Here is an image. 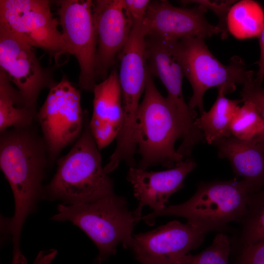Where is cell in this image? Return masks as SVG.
<instances>
[{"label": "cell", "instance_id": "6da1fadb", "mask_svg": "<svg viewBox=\"0 0 264 264\" xmlns=\"http://www.w3.org/2000/svg\"><path fill=\"white\" fill-rule=\"evenodd\" d=\"M0 133V167L11 187L15 203L8 228L13 251L19 253L23 224L42 198V183L49 164L48 151L43 136L33 124Z\"/></svg>", "mask_w": 264, "mask_h": 264}, {"label": "cell", "instance_id": "7a4b0ae2", "mask_svg": "<svg viewBox=\"0 0 264 264\" xmlns=\"http://www.w3.org/2000/svg\"><path fill=\"white\" fill-rule=\"evenodd\" d=\"M89 122L88 112L85 110L82 133L69 152L57 160L56 171L44 187L42 198L71 205L114 194L113 181L102 166Z\"/></svg>", "mask_w": 264, "mask_h": 264}, {"label": "cell", "instance_id": "3957f363", "mask_svg": "<svg viewBox=\"0 0 264 264\" xmlns=\"http://www.w3.org/2000/svg\"><path fill=\"white\" fill-rule=\"evenodd\" d=\"M249 194L244 182L237 178L202 182L186 201L153 211L141 220L153 225L158 217H180L205 234L211 231L222 233L227 231L229 223L239 222L243 217Z\"/></svg>", "mask_w": 264, "mask_h": 264}, {"label": "cell", "instance_id": "277c9868", "mask_svg": "<svg viewBox=\"0 0 264 264\" xmlns=\"http://www.w3.org/2000/svg\"><path fill=\"white\" fill-rule=\"evenodd\" d=\"M57 210L51 219L69 221L83 231L98 248V264L115 254L119 243L131 248L133 228L141 220L130 211L124 197L114 194L91 202L60 204Z\"/></svg>", "mask_w": 264, "mask_h": 264}, {"label": "cell", "instance_id": "5b68a950", "mask_svg": "<svg viewBox=\"0 0 264 264\" xmlns=\"http://www.w3.org/2000/svg\"><path fill=\"white\" fill-rule=\"evenodd\" d=\"M182 136L172 107L159 92L148 72L136 121V152L141 156L137 168L146 170L156 164L174 167L184 158L175 149L176 141Z\"/></svg>", "mask_w": 264, "mask_h": 264}, {"label": "cell", "instance_id": "8992f818", "mask_svg": "<svg viewBox=\"0 0 264 264\" xmlns=\"http://www.w3.org/2000/svg\"><path fill=\"white\" fill-rule=\"evenodd\" d=\"M180 43L184 75L193 91L188 104L191 110L198 108L200 114L205 111L203 96L211 88H223L226 94L234 91L237 84L243 86L253 79V72L247 69L240 57H232L227 65L221 64L209 51L204 39L187 38Z\"/></svg>", "mask_w": 264, "mask_h": 264}, {"label": "cell", "instance_id": "52a82bcc", "mask_svg": "<svg viewBox=\"0 0 264 264\" xmlns=\"http://www.w3.org/2000/svg\"><path fill=\"white\" fill-rule=\"evenodd\" d=\"M148 70L158 77L168 93L166 97L182 131V149L191 151L204 141L202 133L195 125L196 113L184 100L182 80L184 76L180 40L174 41L152 36L145 39Z\"/></svg>", "mask_w": 264, "mask_h": 264}, {"label": "cell", "instance_id": "ba28073f", "mask_svg": "<svg viewBox=\"0 0 264 264\" xmlns=\"http://www.w3.org/2000/svg\"><path fill=\"white\" fill-rule=\"evenodd\" d=\"M50 3L47 0H0V28L44 49L57 64L58 58L67 52Z\"/></svg>", "mask_w": 264, "mask_h": 264}, {"label": "cell", "instance_id": "9c48e42d", "mask_svg": "<svg viewBox=\"0 0 264 264\" xmlns=\"http://www.w3.org/2000/svg\"><path fill=\"white\" fill-rule=\"evenodd\" d=\"M36 120L47 146L49 164L52 165L62 150L79 137L84 126L80 91L66 75L49 89Z\"/></svg>", "mask_w": 264, "mask_h": 264}, {"label": "cell", "instance_id": "30bf717a", "mask_svg": "<svg viewBox=\"0 0 264 264\" xmlns=\"http://www.w3.org/2000/svg\"><path fill=\"white\" fill-rule=\"evenodd\" d=\"M34 47L9 31L0 28V70L17 87L26 107L37 118V101L41 91L58 83L54 66L44 67Z\"/></svg>", "mask_w": 264, "mask_h": 264}, {"label": "cell", "instance_id": "8fae6325", "mask_svg": "<svg viewBox=\"0 0 264 264\" xmlns=\"http://www.w3.org/2000/svg\"><path fill=\"white\" fill-rule=\"evenodd\" d=\"M56 3L66 52L75 57L80 66L79 86L93 91L97 78L92 0H60Z\"/></svg>", "mask_w": 264, "mask_h": 264}, {"label": "cell", "instance_id": "7c38bea8", "mask_svg": "<svg viewBox=\"0 0 264 264\" xmlns=\"http://www.w3.org/2000/svg\"><path fill=\"white\" fill-rule=\"evenodd\" d=\"M142 21L133 22L129 39L118 56L123 110L120 134L126 138L135 134L139 100L144 92L148 73L145 42L147 34Z\"/></svg>", "mask_w": 264, "mask_h": 264}, {"label": "cell", "instance_id": "4fadbf2b", "mask_svg": "<svg viewBox=\"0 0 264 264\" xmlns=\"http://www.w3.org/2000/svg\"><path fill=\"white\" fill-rule=\"evenodd\" d=\"M205 235L188 222L173 220L153 230L133 235L131 249L141 264H176L198 247Z\"/></svg>", "mask_w": 264, "mask_h": 264}, {"label": "cell", "instance_id": "5bb4252c", "mask_svg": "<svg viewBox=\"0 0 264 264\" xmlns=\"http://www.w3.org/2000/svg\"><path fill=\"white\" fill-rule=\"evenodd\" d=\"M207 10L197 5L192 8L175 6L167 0L151 1L142 21L146 36L178 41L192 37L205 39L221 32L207 21Z\"/></svg>", "mask_w": 264, "mask_h": 264}, {"label": "cell", "instance_id": "9a60e30c", "mask_svg": "<svg viewBox=\"0 0 264 264\" xmlns=\"http://www.w3.org/2000/svg\"><path fill=\"white\" fill-rule=\"evenodd\" d=\"M92 2L97 42L96 72L97 81H103L126 44L133 22L126 13L124 0H96Z\"/></svg>", "mask_w": 264, "mask_h": 264}, {"label": "cell", "instance_id": "2e32d148", "mask_svg": "<svg viewBox=\"0 0 264 264\" xmlns=\"http://www.w3.org/2000/svg\"><path fill=\"white\" fill-rule=\"evenodd\" d=\"M197 166L195 161L190 158L182 160L172 168L159 172H148L131 167L127 180L132 184L134 195L138 200L134 215L141 220V212L147 205L154 212L165 207L170 197L180 190L187 175Z\"/></svg>", "mask_w": 264, "mask_h": 264}, {"label": "cell", "instance_id": "e0dca14e", "mask_svg": "<svg viewBox=\"0 0 264 264\" xmlns=\"http://www.w3.org/2000/svg\"><path fill=\"white\" fill-rule=\"evenodd\" d=\"M92 91L93 111L89 124L100 150L116 139L123 123L122 91L116 68L105 80L96 84Z\"/></svg>", "mask_w": 264, "mask_h": 264}, {"label": "cell", "instance_id": "ac0fdd59", "mask_svg": "<svg viewBox=\"0 0 264 264\" xmlns=\"http://www.w3.org/2000/svg\"><path fill=\"white\" fill-rule=\"evenodd\" d=\"M215 145L218 157L229 160L236 177H240L250 194L264 187V150L254 138L245 140L232 135Z\"/></svg>", "mask_w": 264, "mask_h": 264}, {"label": "cell", "instance_id": "d6986e66", "mask_svg": "<svg viewBox=\"0 0 264 264\" xmlns=\"http://www.w3.org/2000/svg\"><path fill=\"white\" fill-rule=\"evenodd\" d=\"M217 98L210 110L195 120V125L202 133L204 141L214 145L231 135L230 126L234 116L239 108L241 99L231 100L225 96L224 89L218 88Z\"/></svg>", "mask_w": 264, "mask_h": 264}, {"label": "cell", "instance_id": "ffe728a7", "mask_svg": "<svg viewBox=\"0 0 264 264\" xmlns=\"http://www.w3.org/2000/svg\"><path fill=\"white\" fill-rule=\"evenodd\" d=\"M7 75L0 70V132L9 127H23L33 124L34 115Z\"/></svg>", "mask_w": 264, "mask_h": 264}, {"label": "cell", "instance_id": "44dd1931", "mask_svg": "<svg viewBox=\"0 0 264 264\" xmlns=\"http://www.w3.org/2000/svg\"><path fill=\"white\" fill-rule=\"evenodd\" d=\"M264 26V11L254 0L236 2L227 14V30L236 38L258 37Z\"/></svg>", "mask_w": 264, "mask_h": 264}, {"label": "cell", "instance_id": "7402d4cb", "mask_svg": "<svg viewBox=\"0 0 264 264\" xmlns=\"http://www.w3.org/2000/svg\"><path fill=\"white\" fill-rule=\"evenodd\" d=\"M239 223L238 233L230 238L231 245L241 249L264 242V188L249 195L246 213Z\"/></svg>", "mask_w": 264, "mask_h": 264}, {"label": "cell", "instance_id": "603a6c76", "mask_svg": "<svg viewBox=\"0 0 264 264\" xmlns=\"http://www.w3.org/2000/svg\"><path fill=\"white\" fill-rule=\"evenodd\" d=\"M264 129V120L255 106L245 101L240 107L232 119L231 135L240 139H252L261 134Z\"/></svg>", "mask_w": 264, "mask_h": 264}, {"label": "cell", "instance_id": "cb8c5ba5", "mask_svg": "<svg viewBox=\"0 0 264 264\" xmlns=\"http://www.w3.org/2000/svg\"><path fill=\"white\" fill-rule=\"evenodd\" d=\"M231 250L230 238L219 233L209 247L197 254L185 255L176 264H230L228 259Z\"/></svg>", "mask_w": 264, "mask_h": 264}, {"label": "cell", "instance_id": "d4e9b609", "mask_svg": "<svg viewBox=\"0 0 264 264\" xmlns=\"http://www.w3.org/2000/svg\"><path fill=\"white\" fill-rule=\"evenodd\" d=\"M183 3H195L205 8L207 10H212L217 16L219 22L217 26L221 30L222 39L227 37V16L235 0H183Z\"/></svg>", "mask_w": 264, "mask_h": 264}, {"label": "cell", "instance_id": "484cf974", "mask_svg": "<svg viewBox=\"0 0 264 264\" xmlns=\"http://www.w3.org/2000/svg\"><path fill=\"white\" fill-rule=\"evenodd\" d=\"M240 94L242 102L252 103L264 120V88L262 84L253 79L243 86Z\"/></svg>", "mask_w": 264, "mask_h": 264}, {"label": "cell", "instance_id": "4316f807", "mask_svg": "<svg viewBox=\"0 0 264 264\" xmlns=\"http://www.w3.org/2000/svg\"><path fill=\"white\" fill-rule=\"evenodd\" d=\"M231 264H264V242L243 247Z\"/></svg>", "mask_w": 264, "mask_h": 264}, {"label": "cell", "instance_id": "83f0119b", "mask_svg": "<svg viewBox=\"0 0 264 264\" xmlns=\"http://www.w3.org/2000/svg\"><path fill=\"white\" fill-rule=\"evenodd\" d=\"M150 2L149 0H124V8L133 22L143 20Z\"/></svg>", "mask_w": 264, "mask_h": 264}, {"label": "cell", "instance_id": "f1b7e54d", "mask_svg": "<svg viewBox=\"0 0 264 264\" xmlns=\"http://www.w3.org/2000/svg\"><path fill=\"white\" fill-rule=\"evenodd\" d=\"M258 38L261 53L260 59L257 62L259 70L255 80L260 84H262L264 78V26Z\"/></svg>", "mask_w": 264, "mask_h": 264}, {"label": "cell", "instance_id": "f546056e", "mask_svg": "<svg viewBox=\"0 0 264 264\" xmlns=\"http://www.w3.org/2000/svg\"><path fill=\"white\" fill-rule=\"evenodd\" d=\"M256 138H257V139L258 140L264 150V129L263 132L261 134L258 135L257 137H256Z\"/></svg>", "mask_w": 264, "mask_h": 264}]
</instances>
